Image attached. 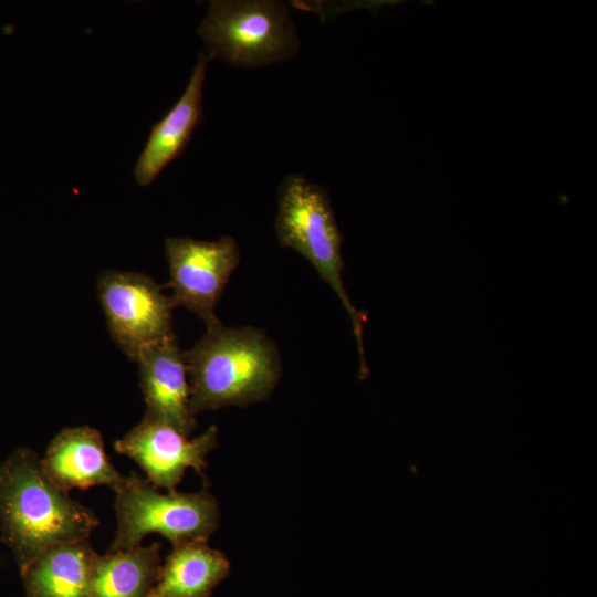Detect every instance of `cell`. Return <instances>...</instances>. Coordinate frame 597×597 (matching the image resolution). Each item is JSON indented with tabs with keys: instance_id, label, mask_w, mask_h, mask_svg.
Returning a JSON list of instances; mask_svg holds the SVG:
<instances>
[{
	"instance_id": "6da1fadb",
	"label": "cell",
	"mask_w": 597,
	"mask_h": 597,
	"mask_svg": "<svg viewBox=\"0 0 597 597\" xmlns=\"http://www.w3.org/2000/svg\"><path fill=\"white\" fill-rule=\"evenodd\" d=\"M98 524L94 511L50 481L33 450L19 448L0 462L1 541L19 570L54 544L87 540Z\"/></svg>"
},
{
	"instance_id": "7a4b0ae2",
	"label": "cell",
	"mask_w": 597,
	"mask_h": 597,
	"mask_svg": "<svg viewBox=\"0 0 597 597\" xmlns=\"http://www.w3.org/2000/svg\"><path fill=\"white\" fill-rule=\"evenodd\" d=\"M184 354L195 416L261 401L270 396L281 376L274 344L254 327H227L220 321L213 322Z\"/></svg>"
},
{
	"instance_id": "3957f363",
	"label": "cell",
	"mask_w": 597,
	"mask_h": 597,
	"mask_svg": "<svg viewBox=\"0 0 597 597\" xmlns=\"http://www.w3.org/2000/svg\"><path fill=\"white\" fill-rule=\"evenodd\" d=\"M275 233L282 247L306 258L337 294L356 337L359 378H366L369 371L364 356L363 325L367 314L352 304L343 283V237L326 189L300 174L285 176L279 187Z\"/></svg>"
},
{
	"instance_id": "277c9868",
	"label": "cell",
	"mask_w": 597,
	"mask_h": 597,
	"mask_svg": "<svg viewBox=\"0 0 597 597\" xmlns=\"http://www.w3.org/2000/svg\"><path fill=\"white\" fill-rule=\"evenodd\" d=\"M198 34L209 60L243 69L286 61L301 48L287 6L275 0H212Z\"/></svg>"
},
{
	"instance_id": "5b68a950",
	"label": "cell",
	"mask_w": 597,
	"mask_h": 597,
	"mask_svg": "<svg viewBox=\"0 0 597 597\" xmlns=\"http://www.w3.org/2000/svg\"><path fill=\"white\" fill-rule=\"evenodd\" d=\"M115 494L117 531L108 553L136 547L150 533L163 535L172 546L208 541L218 527V503L207 490L164 494L132 471Z\"/></svg>"
},
{
	"instance_id": "8992f818",
	"label": "cell",
	"mask_w": 597,
	"mask_h": 597,
	"mask_svg": "<svg viewBox=\"0 0 597 597\" xmlns=\"http://www.w3.org/2000/svg\"><path fill=\"white\" fill-rule=\"evenodd\" d=\"M97 294L109 334L130 360L144 347L172 334L176 305L149 276L105 271L97 280Z\"/></svg>"
},
{
	"instance_id": "52a82bcc",
	"label": "cell",
	"mask_w": 597,
	"mask_h": 597,
	"mask_svg": "<svg viewBox=\"0 0 597 597\" xmlns=\"http://www.w3.org/2000/svg\"><path fill=\"white\" fill-rule=\"evenodd\" d=\"M165 251L167 286L172 290L175 305L193 312L206 325L219 321L216 306L241 258L235 240L230 235L216 241L171 237L165 242Z\"/></svg>"
},
{
	"instance_id": "ba28073f",
	"label": "cell",
	"mask_w": 597,
	"mask_h": 597,
	"mask_svg": "<svg viewBox=\"0 0 597 597\" xmlns=\"http://www.w3.org/2000/svg\"><path fill=\"white\" fill-rule=\"evenodd\" d=\"M218 429L210 426L193 439L172 427L144 416L114 443L115 451L132 458L154 488L176 491L187 469L205 478L207 455L218 446Z\"/></svg>"
},
{
	"instance_id": "9c48e42d",
	"label": "cell",
	"mask_w": 597,
	"mask_h": 597,
	"mask_svg": "<svg viewBox=\"0 0 597 597\" xmlns=\"http://www.w3.org/2000/svg\"><path fill=\"white\" fill-rule=\"evenodd\" d=\"M146 404L145 417L166 423L186 437L197 426L190 409L185 354L174 333L144 347L136 360Z\"/></svg>"
},
{
	"instance_id": "30bf717a",
	"label": "cell",
	"mask_w": 597,
	"mask_h": 597,
	"mask_svg": "<svg viewBox=\"0 0 597 597\" xmlns=\"http://www.w3.org/2000/svg\"><path fill=\"white\" fill-rule=\"evenodd\" d=\"M42 470L61 491L108 485L115 492L125 481L108 460L103 438L90 426L62 429L40 460Z\"/></svg>"
},
{
	"instance_id": "8fae6325",
	"label": "cell",
	"mask_w": 597,
	"mask_h": 597,
	"mask_svg": "<svg viewBox=\"0 0 597 597\" xmlns=\"http://www.w3.org/2000/svg\"><path fill=\"white\" fill-rule=\"evenodd\" d=\"M209 61L201 51L185 92L153 126L134 168V178L139 186L154 182L171 161L184 154L195 128L202 122V91Z\"/></svg>"
},
{
	"instance_id": "7c38bea8",
	"label": "cell",
	"mask_w": 597,
	"mask_h": 597,
	"mask_svg": "<svg viewBox=\"0 0 597 597\" xmlns=\"http://www.w3.org/2000/svg\"><path fill=\"white\" fill-rule=\"evenodd\" d=\"M97 556L87 540L48 547L20 570L27 597H91Z\"/></svg>"
},
{
	"instance_id": "4fadbf2b",
	"label": "cell",
	"mask_w": 597,
	"mask_h": 597,
	"mask_svg": "<svg viewBox=\"0 0 597 597\" xmlns=\"http://www.w3.org/2000/svg\"><path fill=\"white\" fill-rule=\"evenodd\" d=\"M229 573L227 556L207 541L185 542L172 546L146 597H210Z\"/></svg>"
},
{
	"instance_id": "5bb4252c",
	"label": "cell",
	"mask_w": 597,
	"mask_h": 597,
	"mask_svg": "<svg viewBox=\"0 0 597 597\" xmlns=\"http://www.w3.org/2000/svg\"><path fill=\"white\" fill-rule=\"evenodd\" d=\"M161 566L160 544L97 556L91 597H146Z\"/></svg>"
}]
</instances>
